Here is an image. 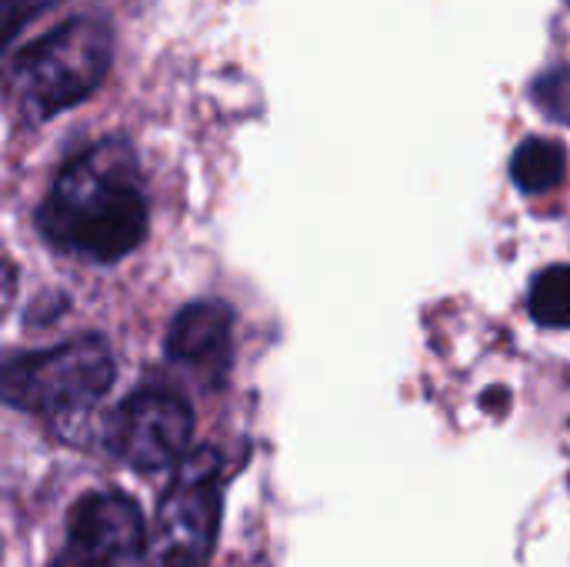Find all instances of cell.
<instances>
[{"label": "cell", "instance_id": "1", "mask_svg": "<svg viewBox=\"0 0 570 567\" xmlns=\"http://www.w3.org/2000/svg\"><path fill=\"white\" fill-rule=\"evenodd\" d=\"M147 224L150 211L137 154L120 137L97 140L70 157L37 207L40 237L53 251L90 264H114L137 251Z\"/></svg>", "mask_w": 570, "mask_h": 567}, {"label": "cell", "instance_id": "2", "mask_svg": "<svg viewBox=\"0 0 570 567\" xmlns=\"http://www.w3.org/2000/svg\"><path fill=\"white\" fill-rule=\"evenodd\" d=\"M114 33L104 17L83 13L27 43L10 63V100L27 124H43L87 100L107 77Z\"/></svg>", "mask_w": 570, "mask_h": 567}, {"label": "cell", "instance_id": "3", "mask_svg": "<svg viewBox=\"0 0 570 567\" xmlns=\"http://www.w3.org/2000/svg\"><path fill=\"white\" fill-rule=\"evenodd\" d=\"M117 364L104 338L87 334L47 351L10 354L3 401L40 418H73L94 408L114 384Z\"/></svg>", "mask_w": 570, "mask_h": 567}, {"label": "cell", "instance_id": "4", "mask_svg": "<svg viewBox=\"0 0 570 567\" xmlns=\"http://www.w3.org/2000/svg\"><path fill=\"white\" fill-rule=\"evenodd\" d=\"M220 461L210 448L180 461L154 518L150 551L157 565L204 567L210 561L220 528Z\"/></svg>", "mask_w": 570, "mask_h": 567}, {"label": "cell", "instance_id": "5", "mask_svg": "<svg viewBox=\"0 0 570 567\" xmlns=\"http://www.w3.org/2000/svg\"><path fill=\"white\" fill-rule=\"evenodd\" d=\"M194 434L190 404L170 388H140L127 394L107 421V448L140 475L180 465Z\"/></svg>", "mask_w": 570, "mask_h": 567}, {"label": "cell", "instance_id": "6", "mask_svg": "<svg viewBox=\"0 0 570 567\" xmlns=\"http://www.w3.org/2000/svg\"><path fill=\"white\" fill-rule=\"evenodd\" d=\"M147 548L140 508L120 491H90L67 515L63 558L104 567H130Z\"/></svg>", "mask_w": 570, "mask_h": 567}, {"label": "cell", "instance_id": "7", "mask_svg": "<svg viewBox=\"0 0 570 567\" xmlns=\"http://www.w3.org/2000/svg\"><path fill=\"white\" fill-rule=\"evenodd\" d=\"M164 348L174 364L190 368L207 381L220 378L234 358V311L217 297L180 307L167 328Z\"/></svg>", "mask_w": 570, "mask_h": 567}, {"label": "cell", "instance_id": "8", "mask_svg": "<svg viewBox=\"0 0 570 567\" xmlns=\"http://www.w3.org/2000/svg\"><path fill=\"white\" fill-rule=\"evenodd\" d=\"M568 174V150L551 137H528L511 157V177L524 194L554 190Z\"/></svg>", "mask_w": 570, "mask_h": 567}, {"label": "cell", "instance_id": "9", "mask_svg": "<svg viewBox=\"0 0 570 567\" xmlns=\"http://www.w3.org/2000/svg\"><path fill=\"white\" fill-rule=\"evenodd\" d=\"M528 311L548 331H570V264H554L531 281Z\"/></svg>", "mask_w": 570, "mask_h": 567}, {"label": "cell", "instance_id": "10", "mask_svg": "<svg viewBox=\"0 0 570 567\" xmlns=\"http://www.w3.org/2000/svg\"><path fill=\"white\" fill-rule=\"evenodd\" d=\"M531 100L544 117L570 127V67H551L541 74L531 87Z\"/></svg>", "mask_w": 570, "mask_h": 567}, {"label": "cell", "instance_id": "11", "mask_svg": "<svg viewBox=\"0 0 570 567\" xmlns=\"http://www.w3.org/2000/svg\"><path fill=\"white\" fill-rule=\"evenodd\" d=\"M50 3H57V0H3V10H7V20H10V33H13L23 20H30L33 13H40V10L50 7Z\"/></svg>", "mask_w": 570, "mask_h": 567}, {"label": "cell", "instance_id": "12", "mask_svg": "<svg viewBox=\"0 0 570 567\" xmlns=\"http://www.w3.org/2000/svg\"><path fill=\"white\" fill-rule=\"evenodd\" d=\"M50 567H104V565H90V561H73V558H63V555H57L53 558V565Z\"/></svg>", "mask_w": 570, "mask_h": 567}]
</instances>
